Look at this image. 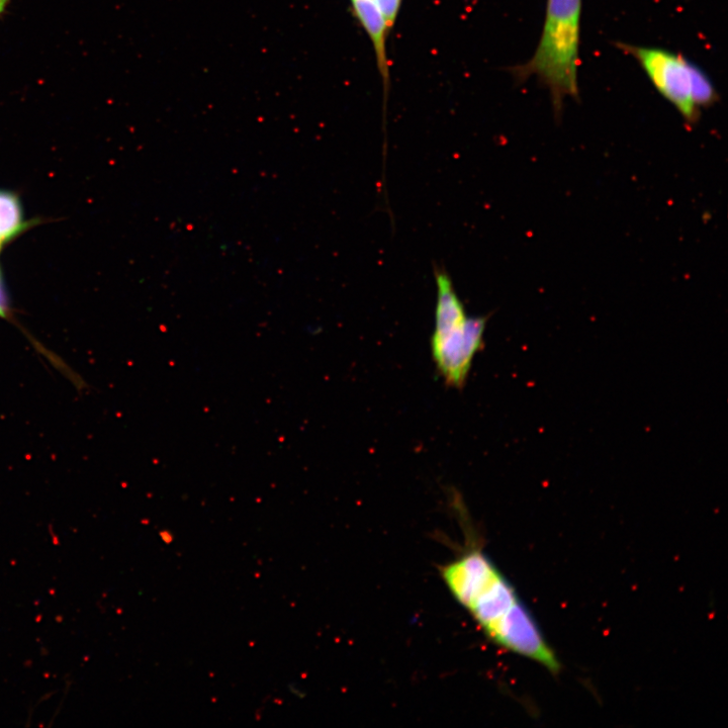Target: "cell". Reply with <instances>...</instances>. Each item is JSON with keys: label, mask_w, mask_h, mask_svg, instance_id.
<instances>
[{"label": "cell", "mask_w": 728, "mask_h": 728, "mask_svg": "<svg viewBox=\"0 0 728 728\" xmlns=\"http://www.w3.org/2000/svg\"><path fill=\"white\" fill-rule=\"evenodd\" d=\"M437 304L431 352L447 387L463 389L475 356L484 347L488 317H469L444 270L435 271Z\"/></svg>", "instance_id": "cell-3"}, {"label": "cell", "mask_w": 728, "mask_h": 728, "mask_svg": "<svg viewBox=\"0 0 728 728\" xmlns=\"http://www.w3.org/2000/svg\"><path fill=\"white\" fill-rule=\"evenodd\" d=\"M583 0H548L538 46L526 63L510 68L519 83L532 76L550 90L559 118L567 99L579 100L578 69Z\"/></svg>", "instance_id": "cell-2"}, {"label": "cell", "mask_w": 728, "mask_h": 728, "mask_svg": "<svg viewBox=\"0 0 728 728\" xmlns=\"http://www.w3.org/2000/svg\"><path fill=\"white\" fill-rule=\"evenodd\" d=\"M350 10L361 28L368 35L375 52L377 67L387 97L391 73L387 42L391 28L373 0H350Z\"/></svg>", "instance_id": "cell-5"}, {"label": "cell", "mask_w": 728, "mask_h": 728, "mask_svg": "<svg viewBox=\"0 0 728 728\" xmlns=\"http://www.w3.org/2000/svg\"><path fill=\"white\" fill-rule=\"evenodd\" d=\"M380 12L385 17L387 23L392 29L398 20L402 9L403 0H373Z\"/></svg>", "instance_id": "cell-7"}, {"label": "cell", "mask_w": 728, "mask_h": 728, "mask_svg": "<svg viewBox=\"0 0 728 728\" xmlns=\"http://www.w3.org/2000/svg\"><path fill=\"white\" fill-rule=\"evenodd\" d=\"M10 2L11 0H0V16L6 12Z\"/></svg>", "instance_id": "cell-8"}, {"label": "cell", "mask_w": 728, "mask_h": 728, "mask_svg": "<svg viewBox=\"0 0 728 728\" xmlns=\"http://www.w3.org/2000/svg\"><path fill=\"white\" fill-rule=\"evenodd\" d=\"M445 587L496 646L558 675L562 664L516 590L479 548L440 569Z\"/></svg>", "instance_id": "cell-1"}, {"label": "cell", "mask_w": 728, "mask_h": 728, "mask_svg": "<svg viewBox=\"0 0 728 728\" xmlns=\"http://www.w3.org/2000/svg\"><path fill=\"white\" fill-rule=\"evenodd\" d=\"M615 46L640 64L660 95L677 109L688 125L699 121L702 109L719 102L711 78L683 54L622 42H616Z\"/></svg>", "instance_id": "cell-4"}, {"label": "cell", "mask_w": 728, "mask_h": 728, "mask_svg": "<svg viewBox=\"0 0 728 728\" xmlns=\"http://www.w3.org/2000/svg\"><path fill=\"white\" fill-rule=\"evenodd\" d=\"M2 244H3V242H2V241H0V247H2Z\"/></svg>", "instance_id": "cell-9"}, {"label": "cell", "mask_w": 728, "mask_h": 728, "mask_svg": "<svg viewBox=\"0 0 728 728\" xmlns=\"http://www.w3.org/2000/svg\"><path fill=\"white\" fill-rule=\"evenodd\" d=\"M20 200L10 192L0 191V241L16 237L25 229Z\"/></svg>", "instance_id": "cell-6"}]
</instances>
